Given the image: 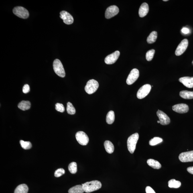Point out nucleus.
I'll use <instances>...</instances> for the list:
<instances>
[{
    "instance_id": "7ed1b4c3",
    "label": "nucleus",
    "mask_w": 193,
    "mask_h": 193,
    "mask_svg": "<svg viewBox=\"0 0 193 193\" xmlns=\"http://www.w3.org/2000/svg\"><path fill=\"white\" fill-rule=\"evenodd\" d=\"M53 67L54 71L57 75L61 77L64 78L66 75L64 66L61 61L58 59L55 60L53 63Z\"/></svg>"
},
{
    "instance_id": "ea45409f",
    "label": "nucleus",
    "mask_w": 193,
    "mask_h": 193,
    "mask_svg": "<svg viewBox=\"0 0 193 193\" xmlns=\"http://www.w3.org/2000/svg\"><path fill=\"white\" fill-rule=\"evenodd\" d=\"M192 64L193 65V60L192 62Z\"/></svg>"
},
{
    "instance_id": "4468645a",
    "label": "nucleus",
    "mask_w": 193,
    "mask_h": 193,
    "mask_svg": "<svg viewBox=\"0 0 193 193\" xmlns=\"http://www.w3.org/2000/svg\"><path fill=\"white\" fill-rule=\"evenodd\" d=\"M60 17L64 23L70 25L74 23V19L72 15L66 11H62L60 13Z\"/></svg>"
},
{
    "instance_id": "72a5a7b5",
    "label": "nucleus",
    "mask_w": 193,
    "mask_h": 193,
    "mask_svg": "<svg viewBox=\"0 0 193 193\" xmlns=\"http://www.w3.org/2000/svg\"><path fill=\"white\" fill-rule=\"evenodd\" d=\"M30 87L28 84H25L23 88V92L24 93L26 94L30 91Z\"/></svg>"
},
{
    "instance_id": "6e6552de",
    "label": "nucleus",
    "mask_w": 193,
    "mask_h": 193,
    "mask_svg": "<svg viewBox=\"0 0 193 193\" xmlns=\"http://www.w3.org/2000/svg\"><path fill=\"white\" fill-rule=\"evenodd\" d=\"M139 77V71L137 69L134 68L132 70L128 76L126 80L128 85H131L135 83Z\"/></svg>"
},
{
    "instance_id": "f03ea898",
    "label": "nucleus",
    "mask_w": 193,
    "mask_h": 193,
    "mask_svg": "<svg viewBox=\"0 0 193 193\" xmlns=\"http://www.w3.org/2000/svg\"><path fill=\"white\" fill-rule=\"evenodd\" d=\"M139 137V134L136 133L130 136L128 139L127 141L128 149L131 154H133L134 152Z\"/></svg>"
},
{
    "instance_id": "aec40b11",
    "label": "nucleus",
    "mask_w": 193,
    "mask_h": 193,
    "mask_svg": "<svg viewBox=\"0 0 193 193\" xmlns=\"http://www.w3.org/2000/svg\"><path fill=\"white\" fill-rule=\"evenodd\" d=\"M104 145L106 150L108 153L111 154L113 153L114 151V146L113 143L111 141H105L104 142Z\"/></svg>"
},
{
    "instance_id": "58836bf2",
    "label": "nucleus",
    "mask_w": 193,
    "mask_h": 193,
    "mask_svg": "<svg viewBox=\"0 0 193 193\" xmlns=\"http://www.w3.org/2000/svg\"><path fill=\"white\" fill-rule=\"evenodd\" d=\"M157 123H160V122H159V121H157Z\"/></svg>"
},
{
    "instance_id": "5701e85b",
    "label": "nucleus",
    "mask_w": 193,
    "mask_h": 193,
    "mask_svg": "<svg viewBox=\"0 0 193 193\" xmlns=\"http://www.w3.org/2000/svg\"><path fill=\"white\" fill-rule=\"evenodd\" d=\"M84 192L82 185H77L73 187L68 190L69 193H83Z\"/></svg>"
},
{
    "instance_id": "4c0bfd02",
    "label": "nucleus",
    "mask_w": 193,
    "mask_h": 193,
    "mask_svg": "<svg viewBox=\"0 0 193 193\" xmlns=\"http://www.w3.org/2000/svg\"><path fill=\"white\" fill-rule=\"evenodd\" d=\"M168 0H163V1L166 2L168 1Z\"/></svg>"
},
{
    "instance_id": "bb28decb",
    "label": "nucleus",
    "mask_w": 193,
    "mask_h": 193,
    "mask_svg": "<svg viewBox=\"0 0 193 193\" xmlns=\"http://www.w3.org/2000/svg\"><path fill=\"white\" fill-rule=\"evenodd\" d=\"M67 111L68 113L71 115H74L76 113L75 108L70 102H68L67 103Z\"/></svg>"
},
{
    "instance_id": "cd10ccee",
    "label": "nucleus",
    "mask_w": 193,
    "mask_h": 193,
    "mask_svg": "<svg viewBox=\"0 0 193 193\" xmlns=\"http://www.w3.org/2000/svg\"><path fill=\"white\" fill-rule=\"evenodd\" d=\"M68 170L72 174H75L77 172V164L75 162H72L68 166Z\"/></svg>"
},
{
    "instance_id": "7c9ffc66",
    "label": "nucleus",
    "mask_w": 193,
    "mask_h": 193,
    "mask_svg": "<svg viewBox=\"0 0 193 193\" xmlns=\"http://www.w3.org/2000/svg\"><path fill=\"white\" fill-rule=\"evenodd\" d=\"M155 53V50L153 49L148 51L146 53V60L148 61H150L152 60L153 57H154Z\"/></svg>"
},
{
    "instance_id": "393cba45",
    "label": "nucleus",
    "mask_w": 193,
    "mask_h": 193,
    "mask_svg": "<svg viewBox=\"0 0 193 193\" xmlns=\"http://www.w3.org/2000/svg\"><path fill=\"white\" fill-rule=\"evenodd\" d=\"M115 115L114 111H111L108 112L106 116V121L108 124L111 125L115 121Z\"/></svg>"
},
{
    "instance_id": "c9c22d12",
    "label": "nucleus",
    "mask_w": 193,
    "mask_h": 193,
    "mask_svg": "<svg viewBox=\"0 0 193 193\" xmlns=\"http://www.w3.org/2000/svg\"><path fill=\"white\" fill-rule=\"evenodd\" d=\"M182 31L183 33L185 34H188V33L190 32L189 29L188 28H183L182 29Z\"/></svg>"
},
{
    "instance_id": "423d86ee",
    "label": "nucleus",
    "mask_w": 193,
    "mask_h": 193,
    "mask_svg": "<svg viewBox=\"0 0 193 193\" xmlns=\"http://www.w3.org/2000/svg\"><path fill=\"white\" fill-rule=\"evenodd\" d=\"M151 86L149 84H146L143 85L137 92V96L139 99H143L148 95L151 91Z\"/></svg>"
},
{
    "instance_id": "9d476101",
    "label": "nucleus",
    "mask_w": 193,
    "mask_h": 193,
    "mask_svg": "<svg viewBox=\"0 0 193 193\" xmlns=\"http://www.w3.org/2000/svg\"><path fill=\"white\" fill-rule=\"evenodd\" d=\"M119 9L117 6L113 5L108 7L105 12V17L107 19H110L115 16L119 13Z\"/></svg>"
},
{
    "instance_id": "1a4fd4ad",
    "label": "nucleus",
    "mask_w": 193,
    "mask_h": 193,
    "mask_svg": "<svg viewBox=\"0 0 193 193\" xmlns=\"http://www.w3.org/2000/svg\"><path fill=\"white\" fill-rule=\"evenodd\" d=\"M188 39H185L181 42L175 51V54L177 56H180L183 54L186 50L188 46Z\"/></svg>"
},
{
    "instance_id": "f704fd0d",
    "label": "nucleus",
    "mask_w": 193,
    "mask_h": 193,
    "mask_svg": "<svg viewBox=\"0 0 193 193\" xmlns=\"http://www.w3.org/2000/svg\"><path fill=\"white\" fill-rule=\"evenodd\" d=\"M145 190L146 193H156L150 186H147Z\"/></svg>"
},
{
    "instance_id": "9b49d317",
    "label": "nucleus",
    "mask_w": 193,
    "mask_h": 193,
    "mask_svg": "<svg viewBox=\"0 0 193 193\" xmlns=\"http://www.w3.org/2000/svg\"><path fill=\"white\" fill-rule=\"evenodd\" d=\"M179 159L183 162H193V151L181 153L179 155Z\"/></svg>"
},
{
    "instance_id": "dca6fc26",
    "label": "nucleus",
    "mask_w": 193,
    "mask_h": 193,
    "mask_svg": "<svg viewBox=\"0 0 193 193\" xmlns=\"http://www.w3.org/2000/svg\"><path fill=\"white\" fill-rule=\"evenodd\" d=\"M179 81L187 87L193 88V77H185L179 79Z\"/></svg>"
},
{
    "instance_id": "f257e3e1",
    "label": "nucleus",
    "mask_w": 193,
    "mask_h": 193,
    "mask_svg": "<svg viewBox=\"0 0 193 193\" xmlns=\"http://www.w3.org/2000/svg\"><path fill=\"white\" fill-rule=\"evenodd\" d=\"M82 185L84 191L86 193L91 192L97 190L102 187L101 182L97 180L86 182Z\"/></svg>"
},
{
    "instance_id": "ddd939ff",
    "label": "nucleus",
    "mask_w": 193,
    "mask_h": 193,
    "mask_svg": "<svg viewBox=\"0 0 193 193\" xmlns=\"http://www.w3.org/2000/svg\"><path fill=\"white\" fill-rule=\"evenodd\" d=\"M120 56V52L117 51L106 57L104 61L106 64H112L115 63Z\"/></svg>"
},
{
    "instance_id": "c85d7f7f",
    "label": "nucleus",
    "mask_w": 193,
    "mask_h": 193,
    "mask_svg": "<svg viewBox=\"0 0 193 193\" xmlns=\"http://www.w3.org/2000/svg\"><path fill=\"white\" fill-rule=\"evenodd\" d=\"M162 141L163 139L162 138L159 137H155L149 141V144L152 146H153L162 142Z\"/></svg>"
},
{
    "instance_id": "473e14b6",
    "label": "nucleus",
    "mask_w": 193,
    "mask_h": 193,
    "mask_svg": "<svg viewBox=\"0 0 193 193\" xmlns=\"http://www.w3.org/2000/svg\"><path fill=\"white\" fill-rule=\"evenodd\" d=\"M55 109L57 111L60 112H64L65 111V108L64 105L62 104L57 103L56 104Z\"/></svg>"
},
{
    "instance_id": "4be33fe9",
    "label": "nucleus",
    "mask_w": 193,
    "mask_h": 193,
    "mask_svg": "<svg viewBox=\"0 0 193 193\" xmlns=\"http://www.w3.org/2000/svg\"><path fill=\"white\" fill-rule=\"evenodd\" d=\"M28 188L26 184H23L19 185L15 188L14 193H27Z\"/></svg>"
},
{
    "instance_id": "f3484780",
    "label": "nucleus",
    "mask_w": 193,
    "mask_h": 193,
    "mask_svg": "<svg viewBox=\"0 0 193 193\" xmlns=\"http://www.w3.org/2000/svg\"><path fill=\"white\" fill-rule=\"evenodd\" d=\"M149 6L146 3L142 4L139 10V16L143 18L146 16L149 11Z\"/></svg>"
},
{
    "instance_id": "e433bc0d",
    "label": "nucleus",
    "mask_w": 193,
    "mask_h": 193,
    "mask_svg": "<svg viewBox=\"0 0 193 193\" xmlns=\"http://www.w3.org/2000/svg\"><path fill=\"white\" fill-rule=\"evenodd\" d=\"M187 171L190 174L193 175V167H190L187 168Z\"/></svg>"
},
{
    "instance_id": "a878e982",
    "label": "nucleus",
    "mask_w": 193,
    "mask_h": 193,
    "mask_svg": "<svg viewBox=\"0 0 193 193\" xmlns=\"http://www.w3.org/2000/svg\"><path fill=\"white\" fill-rule=\"evenodd\" d=\"M168 187L170 188H178L181 185V183L175 179H171L168 182Z\"/></svg>"
},
{
    "instance_id": "b1692460",
    "label": "nucleus",
    "mask_w": 193,
    "mask_h": 193,
    "mask_svg": "<svg viewBox=\"0 0 193 193\" xmlns=\"http://www.w3.org/2000/svg\"><path fill=\"white\" fill-rule=\"evenodd\" d=\"M157 38V33L156 31H153L148 37H147V41L149 44H152L156 41Z\"/></svg>"
},
{
    "instance_id": "f8f14e48",
    "label": "nucleus",
    "mask_w": 193,
    "mask_h": 193,
    "mask_svg": "<svg viewBox=\"0 0 193 193\" xmlns=\"http://www.w3.org/2000/svg\"><path fill=\"white\" fill-rule=\"evenodd\" d=\"M157 115L161 125H166L170 123V118L164 112L159 110L157 112Z\"/></svg>"
},
{
    "instance_id": "2eb2a0df",
    "label": "nucleus",
    "mask_w": 193,
    "mask_h": 193,
    "mask_svg": "<svg viewBox=\"0 0 193 193\" xmlns=\"http://www.w3.org/2000/svg\"><path fill=\"white\" fill-rule=\"evenodd\" d=\"M172 108L173 111L179 113H186L189 110L188 106L184 103L176 104L172 106Z\"/></svg>"
},
{
    "instance_id": "a211bd4d",
    "label": "nucleus",
    "mask_w": 193,
    "mask_h": 193,
    "mask_svg": "<svg viewBox=\"0 0 193 193\" xmlns=\"http://www.w3.org/2000/svg\"><path fill=\"white\" fill-rule=\"evenodd\" d=\"M31 106V102L29 101H25V100H23L20 102L18 106L19 108L23 111H26L30 109Z\"/></svg>"
},
{
    "instance_id": "412c9836",
    "label": "nucleus",
    "mask_w": 193,
    "mask_h": 193,
    "mask_svg": "<svg viewBox=\"0 0 193 193\" xmlns=\"http://www.w3.org/2000/svg\"><path fill=\"white\" fill-rule=\"evenodd\" d=\"M180 95L185 99H193V91L182 90L180 92Z\"/></svg>"
},
{
    "instance_id": "6ab92c4d",
    "label": "nucleus",
    "mask_w": 193,
    "mask_h": 193,
    "mask_svg": "<svg viewBox=\"0 0 193 193\" xmlns=\"http://www.w3.org/2000/svg\"><path fill=\"white\" fill-rule=\"evenodd\" d=\"M148 165L153 168L159 169L161 167V165L158 161L152 159H148L147 161Z\"/></svg>"
},
{
    "instance_id": "c756f323",
    "label": "nucleus",
    "mask_w": 193,
    "mask_h": 193,
    "mask_svg": "<svg viewBox=\"0 0 193 193\" xmlns=\"http://www.w3.org/2000/svg\"><path fill=\"white\" fill-rule=\"evenodd\" d=\"M20 143L21 147L25 149H30L32 147V145L29 141H25L21 140L20 141Z\"/></svg>"
},
{
    "instance_id": "2f4dec72",
    "label": "nucleus",
    "mask_w": 193,
    "mask_h": 193,
    "mask_svg": "<svg viewBox=\"0 0 193 193\" xmlns=\"http://www.w3.org/2000/svg\"><path fill=\"white\" fill-rule=\"evenodd\" d=\"M65 173V171L64 169L62 168H59L55 171L54 173V176L56 178H59L62 175H64Z\"/></svg>"
},
{
    "instance_id": "39448f33",
    "label": "nucleus",
    "mask_w": 193,
    "mask_h": 193,
    "mask_svg": "<svg viewBox=\"0 0 193 193\" xmlns=\"http://www.w3.org/2000/svg\"><path fill=\"white\" fill-rule=\"evenodd\" d=\"M15 15L21 18L26 19L29 17V13L27 9L22 7H16L13 10Z\"/></svg>"
},
{
    "instance_id": "20e7f679",
    "label": "nucleus",
    "mask_w": 193,
    "mask_h": 193,
    "mask_svg": "<svg viewBox=\"0 0 193 193\" xmlns=\"http://www.w3.org/2000/svg\"><path fill=\"white\" fill-rule=\"evenodd\" d=\"M99 83L96 80L92 79L88 81L85 86V90L88 94H90L94 93L99 87Z\"/></svg>"
},
{
    "instance_id": "0eeeda50",
    "label": "nucleus",
    "mask_w": 193,
    "mask_h": 193,
    "mask_svg": "<svg viewBox=\"0 0 193 193\" xmlns=\"http://www.w3.org/2000/svg\"><path fill=\"white\" fill-rule=\"evenodd\" d=\"M76 138L79 143L83 146H86L89 142L88 136L83 131H79L76 133Z\"/></svg>"
}]
</instances>
